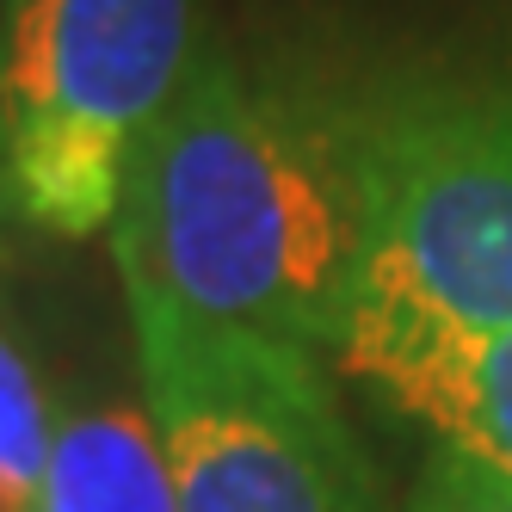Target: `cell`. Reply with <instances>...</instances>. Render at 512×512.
I'll list each match as a JSON object with an SVG mask.
<instances>
[{
    "mask_svg": "<svg viewBox=\"0 0 512 512\" xmlns=\"http://www.w3.org/2000/svg\"><path fill=\"white\" fill-rule=\"evenodd\" d=\"M112 260L204 321L334 352L364 278V198L315 68H253L204 25L130 161Z\"/></svg>",
    "mask_w": 512,
    "mask_h": 512,
    "instance_id": "1",
    "label": "cell"
},
{
    "mask_svg": "<svg viewBox=\"0 0 512 512\" xmlns=\"http://www.w3.org/2000/svg\"><path fill=\"white\" fill-rule=\"evenodd\" d=\"M198 38V0H0V223L112 235Z\"/></svg>",
    "mask_w": 512,
    "mask_h": 512,
    "instance_id": "4",
    "label": "cell"
},
{
    "mask_svg": "<svg viewBox=\"0 0 512 512\" xmlns=\"http://www.w3.org/2000/svg\"><path fill=\"white\" fill-rule=\"evenodd\" d=\"M56 420L19 340L0 327V512H38Z\"/></svg>",
    "mask_w": 512,
    "mask_h": 512,
    "instance_id": "7",
    "label": "cell"
},
{
    "mask_svg": "<svg viewBox=\"0 0 512 512\" xmlns=\"http://www.w3.org/2000/svg\"><path fill=\"white\" fill-rule=\"evenodd\" d=\"M401 512H512V482H500V475H488V469H475L469 457L432 451Z\"/></svg>",
    "mask_w": 512,
    "mask_h": 512,
    "instance_id": "8",
    "label": "cell"
},
{
    "mask_svg": "<svg viewBox=\"0 0 512 512\" xmlns=\"http://www.w3.org/2000/svg\"><path fill=\"white\" fill-rule=\"evenodd\" d=\"M327 358L395 420L420 426L432 451L469 457L475 469L512 482V327H469L401 303H352Z\"/></svg>",
    "mask_w": 512,
    "mask_h": 512,
    "instance_id": "5",
    "label": "cell"
},
{
    "mask_svg": "<svg viewBox=\"0 0 512 512\" xmlns=\"http://www.w3.org/2000/svg\"><path fill=\"white\" fill-rule=\"evenodd\" d=\"M315 75L364 198L352 303L512 327V25Z\"/></svg>",
    "mask_w": 512,
    "mask_h": 512,
    "instance_id": "2",
    "label": "cell"
},
{
    "mask_svg": "<svg viewBox=\"0 0 512 512\" xmlns=\"http://www.w3.org/2000/svg\"><path fill=\"white\" fill-rule=\"evenodd\" d=\"M118 284L179 512H383L321 352Z\"/></svg>",
    "mask_w": 512,
    "mask_h": 512,
    "instance_id": "3",
    "label": "cell"
},
{
    "mask_svg": "<svg viewBox=\"0 0 512 512\" xmlns=\"http://www.w3.org/2000/svg\"><path fill=\"white\" fill-rule=\"evenodd\" d=\"M38 512H179L149 414L130 401H87L62 414Z\"/></svg>",
    "mask_w": 512,
    "mask_h": 512,
    "instance_id": "6",
    "label": "cell"
}]
</instances>
